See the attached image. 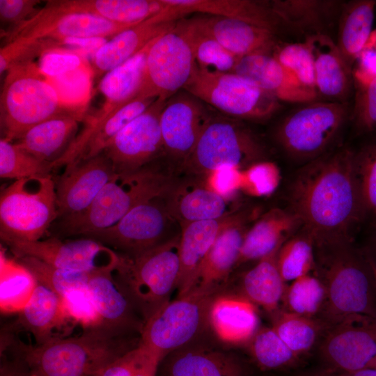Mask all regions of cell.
I'll return each mask as SVG.
<instances>
[{
	"instance_id": "obj_1",
	"label": "cell",
	"mask_w": 376,
	"mask_h": 376,
	"mask_svg": "<svg viewBox=\"0 0 376 376\" xmlns=\"http://www.w3.org/2000/svg\"><path fill=\"white\" fill-rule=\"evenodd\" d=\"M289 210L314 240H354L362 224L354 150L334 148L299 169L288 191Z\"/></svg>"
},
{
	"instance_id": "obj_2",
	"label": "cell",
	"mask_w": 376,
	"mask_h": 376,
	"mask_svg": "<svg viewBox=\"0 0 376 376\" xmlns=\"http://www.w3.org/2000/svg\"><path fill=\"white\" fill-rule=\"evenodd\" d=\"M314 274L325 301L318 318L324 327L354 315L376 318V271L366 249L354 240H314Z\"/></svg>"
},
{
	"instance_id": "obj_3",
	"label": "cell",
	"mask_w": 376,
	"mask_h": 376,
	"mask_svg": "<svg viewBox=\"0 0 376 376\" xmlns=\"http://www.w3.org/2000/svg\"><path fill=\"white\" fill-rule=\"evenodd\" d=\"M139 342V334L100 326L78 336L24 343V357L30 376H95Z\"/></svg>"
},
{
	"instance_id": "obj_4",
	"label": "cell",
	"mask_w": 376,
	"mask_h": 376,
	"mask_svg": "<svg viewBox=\"0 0 376 376\" xmlns=\"http://www.w3.org/2000/svg\"><path fill=\"white\" fill-rule=\"evenodd\" d=\"M180 239V234L135 255L118 253L112 274L145 322L170 301L171 294L176 289Z\"/></svg>"
},
{
	"instance_id": "obj_5",
	"label": "cell",
	"mask_w": 376,
	"mask_h": 376,
	"mask_svg": "<svg viewBox=\"0 0 376 376\" xmlns=\"http://www.w3.org/2000/svg\"><path fill=\"white\" fill-rule=\"evenodd\" d=\"M173 185L166 175L148 166L132 172L116 173L85 211L61 218L62 233L86 237L108 228L135 206L167 193Z\"/></svg>"
},
{
	"instance_id": "obj_6",
	"label": "cell",
	"mask_w": 376,
	"mask_h": 376,
	"mask_svg": "<svg viewBox=\"0 0 376 376\" xmlns=\"http://www.w3.org/2000/svg\"><path fill=\"white\" fill-rule=\"evenodd\" d=\"M63 113L74 114L63 105L38 65L27 61L8 69L0 97L1 138L15 142L32 127Z\"/></svg>"
},
{
	"instance_id": "obj_7",
	"label": "cell",
	"mask_w": 376,
	"mask_h": 376,
	"mask_svg": "<svg viewBox=\"0 0 376 376\" xmlns=\"http://www.w3.org/2000/svg\"><path fill=\"white\" fill-rule=\"evenodd\" d=\"M350 115L348 102L305 103L281 120L275 138L289 157L306 163L333 150Z\"/></svg>"
},
{
	"instance_id": "obj_8",
	"label": "cell",
	"mask_w": 376,
	"mask_h": 376,
	"mask_svg": "<svg viewBox=\"0 0 376 376\" xmlns=\"http://www.w3.org/2000/svg\"><path fill=\"white\" fill-rule=\"evenodd\" d=\"M58 217L52 175L15 180L1 193V240H42Z\"/></svg>"
},
{
	"instance_id": "obj_9",
	"label": "cell",
	"mask_w": 376,
	"mask_h": 376,
	"mask_svg": "<svg viewBox=\"0 0 376 376\" xmlns=\"http://www.w3.org/2000/svg\"><path fill=\"white\" fill-rule=\"evenodd\" d=\"M183 90L226 116L265 120L281 108V102L249 79L234 72L200 68L194 72Z\"/></svg>"
},
{
	"instance_id": "obj_10",
	"label": "cell",
	"mask_w": 376,
	"mask_h": 376,
	"mask_svg": "<svg viewBox=\"0 0 376 376\" xmlns=\"http://www.w3.org/2000/svg\"><path fill=\"white\" fill-rule=\"evenodd\" d=\"M234 119L213 115L182 166L191 173L206 175L222 167L244 170L263 161L265 152L260 141Z\"/></svg>"
},
{
	"instance_id": "obj_11",
	"label": "cell",
	"mask_w": 376,
	"mask_h": 376,
	"mask_svg": "<svg viewBox=\"0 0 376 376\" xmlns=\"http://www.w3.org/2000/svg\"><path fill=\"white\" fill-rule=\"evenodd\" d=\"M220 292L195 287L183 296L169 301L146 321L139 343L162 359L190 343L208 326L210 304Z\"/></svg>"
},
{
	"instance_id": "obj_12",
	"label": "cell",
	"mask_w": 376,
	"mask_h": 376,
	"mask_svg": "<svg viewBox=\"0 0 376 376\" xmlns=\"http://www.w3.org/2000/svg\"><path fill=\"white\" fill-rule=\"evenodd\" d=\"M170 191L141 203L113 226L82 237L93 239L118 253L129 256L166 242L181 233L174 232L181 226L169 208Z\"/></svg>"
},
{
	"instance_id": "obj_13",
	"label": "cell",
	"mask_w": 376,
	"mask_h": 376,
	"mask_svg": "<svg viewBox=\"0 0 376 376\" xmlns=\"http://www.w3.org/2000/svg\"><path fill=\"white\" fill-rule=\"evenodd\" d=\"M195 65L189 38L177 22L173 29L158 36L150 47L138 96L169 100L183 89Z\"/></svg>"
},
{
	"instance_id": "obj_14",
	"label": "cell",
	"mask_w": 376,
	"mask_h": 376,
	"mask_svg": "<svg viewBox=\"0 0 376 376\" xmlns=\"http://www.w3.org/2000/svg\"><path fill=\"white\" fill-rule=\"evenodd\" d=\"M17 257H32L51 266L74 272L95 273L112 270L118 253L88 237L62 240L52 237L36 241L2 239Z\"/></svg>"
},
{
	"instance_id": "obj_15",
	"label": "cell",
	"mask_w": 376,
	"mask_h": 376,
	"mask_svg": "<svg viewBox=\"0 0 376 376\" xmlns=\"http://www.w3.org/2000/svg\"><path fill=\"white\" fill-rule=\"evenodd\" d=\"M167 100L157 98L106 146L102 152L111 161L116 173L139 170L164 154L160 118Z\"/></svg>"
},
{
	"instance_id": "obj_16",
	"label": "cell",
	"mask_w": 376,
	"mask_h": 376,
	"mask_svg": "<svg viewBox=\"0 0 376 376\" xmlns=\"http://www.w3.org/2000/svg\"><path fill=\"white\" fill-rule=\"evenodd\" d=\"M320 354L327 368L354 371L376 358V318L354 315L324 329Z\"/></svg>"
},
{
	"instance_id": "obj_17",
	"label": "cell",
	"mask_w": 376,
	"mask_h": 376,
	"mask_svg": "<svg viewBox=\"0 0 376 376\" xmlns=\"http://www.w3.org/2000/svg\"><path fill=\"white\" fill-rule=\"evenodd\" d=\"M134 25L113 22L87 13H54L44 6L5 37L3 45L17 38L59 42L68 38H112Z\"/></svg>"
},
{
	"instance_id": "obj_18",
	"label": "cell",
	"mask_w": 376,
	"mask_h": 376,
	"mask_svg": "<svg viewBox=\"0 0 376 376\" xmlns=\"http://www.w3.org/2000/svg\"><path fill=\"white\" fill-rule=\"evenodd\" d=\"M209 109L183 89L167 100L160 118L164 154L181 165L184 163L213 116Z\"/></svg>"
},
{
	"instance_id": "obj_19",
	"label": "cell",
	"mask_w": 376,
	"mask_h": 376,
	"mask_svg": "<svg viewBox=\"0 0 376 376\" xmlns=\"http://www.w3.org/2000/svg\"><path fill=\"white\" fill-rule=\"evenodd\" d=\"M115 174L104 152L67 165L63 174L54 180L58 217L85 211Z\"/></svg>"
},
{
	"instance_id": "obj_20",
	"label": "cell",
	"mask_w": 376,
	"mask_h": 376,
	"mask_svg": "<svg viewBox=\"0 0 376 376\" xmlns=\"http://www.w3.org/2000/svg\"><path fill=\"white\" fill-rule=\"evenodd\" d=\"M165 7L155 15L160 22L177 21L190 13H202L241 20L277 34L285 29L269 1L162 0Z\"/></svg>"
},
{
	"instance_id": "obj_21",
	"label": "cell",
	"mask_w": 376,
	"mask_h": 376,
	"mask_svg": "<svg viewBox=\"0 0 376 376\" xmlns=\"http://www.w3.org/2000/svg\"><path fill=\"white\" fill-rule=\"evenodd\" d=\"M233 72L249 79L280 102L305 104L318 100V93L301 85L272 52L241 57Z\"/></svg>"
},
{
	"instance_id": "obj_22",
	"label": "cell",
	"mask_w": 376,
	"mask_h": 376,
	"mask_svg": "<svg viewBox=\"0 0 376 376\" xmlns=\"http://www.w3.org/2000/svg\"><path fill=\"white\" fill-rule=\"evenodd\" d=\"M304 41L313 55L318 96L331 102H347L354 88L352 68L336 42L326 33L306 36Z\"/></svg>"
},
{
	"instance_id": "obj_23",
	"label": "cell",
	"mask_w": 376,
	"mask_h": 376,
	"mask_svg": "<svg viewBox=\"0 0 376 376\" xmlns=\"http://www.w3.org/2000/svg\"><path fill=\"white\" fill-rule=\"evenodd\" d=\"M251 213L239 212L235 219L217 237L205 258L193 288L221 292L236 267Z\"/></svg>"
},
{
	"instance_id": "obj_24",
	"label": "cell",
	"mask_w": 376,
	"mask_h": 376,
	"mask_svg": "<svg viewBox=\"0 0 376 376\" xmlns=\"http://www.w3.org/2000/svg\"><path fill=\"white\" fill-rule=\"evenodd\" d=\"M190 19L201 31L239 57L272 52L278 43L274 33L241 20L207 15Z\"/></svg>"
},
{
	"instance_id": "obj_25",
	"label": "cell",
	"mask_w": 376,
	"mask_h": 376,
	"mask_svg": "<svg viewBox=\"0 0 376 376\" xmlns=\"http://www.w3.org/2000/svg\"><path fill=\"white\" fill-rule=\"evenodd\" d=\"M238 212L218 219L181 226L180 273L176 285L178 297L183 296L194 287L198 272L210 248L221 230L235 219Z\"/></svg>"
},
{
	"instance_id": "obj_26",
	"label": "cell",
	"mask_w": 376,
	"mask_h": 376,
	"mask_svg": "<svg viewBox=\"0 0 376 376\" xmlns=\"http://www.w3.org/2000/svg\"><path fill=\"white\" fill-rule=\"evenodd\" d=\"M112 270L92 273L87 284L102 326L141 335L145 321L113 278Z\"/></svg>"
},
{
	"instance_id": "obj_27",
	"label": "cell",
	"mask_w": 376,
	"mask_h": 376,
	"mask_svg": "<svg viewBox=\"0 0 376 376\" xmlns=\"http://www.w3.org/2000/svg\"><path fill=\"white\" fill-rule=\"evenodd\" d=\"M157 376H242V369L225 352L189 343L163 358Z\"/></svg>"
},
{
	"instance_id": "obj_28",
	"label": "cell",
	"mask_w": 376,
	"mask_h": 376,
	"mask_svg": "<svg viewBox=\"0 0 376 376\" xmlns=\"http://www.w3.org/2000/svg\"><path fill=\"white\" fill-rule=\"evenodd\" d=\"M207 324L221 341L240 344L258 330V316L255 304L244 297L220 292L210 304Z\"/></svg>"
},
{
	"instance_id": "obj_29",
	"label": "cell",
	"mask_w": 376,
	"mask_h": 376,
	"mask_svg": "<svg viewBox=\"0 0 376 376\" xmlns=\"http://www.w3.org/2000/svg\"><path fill=\"white\" fill-rule=\"evenodd\" d=\"M301 227V221L290 210L279 207L269 210L247 230L236 267L267 256Z\"/></svg>"
},
{
	"instance_id": "obj_30",
	"label": "cell",
	"mask_w": 376,
	"mask_h": 376,
	"mask_svg": "<svg viewBox=\"0 0 376 376\" xmlns=\"http://www.w3.org/2000/svg\"><path fill=\"white\" fill-rule=\"evenodd\" d=\"M231 200L205 185L187 183L173 185L168 195V205L172 216L182 226L221 219L237 212Z\"/></svg>"
},
{
	"instance_id": "obj_31",
	"label": "cell",
	"mask_w": 376,
	"mask_h": 376,
	"mask_svg": "<svg viewBox=\"0 0 376 376\" xmlns=\"http://www.w3.org/2000/svg\"><path fill=\"white\" fill-rule=\"evenodd\" d=\"M177 21L159 22L153 16L115 35L93 56L96 74L105 75L140 52L150 42L173 29Z\"/></svg>"
},
{
	"instance_id": "obj_32",
	"label": "cell",
	"mask_w": 376,
	"mask_h": 376,
	"mask_svg": "<svg viewBox=\"0 0 376 376\" xmlns=\"http://www.w3.org/2000/svg\"><path fill=\"white\" fill-rule=\"evenodd\" d=\"M45 7L54 13H87L136 24L159 13L165 4L162 0H56L47 1Z\"/></svg>"
},
{
	"instance_id": "obj_33",
	"label": "cell",
	"mask_w": 376,
	"mask_h": 376,
	"mask_svg": "<svg viewBox=\"0 0 376 376\" xmlns=\"http://www.w3.org/2000/svg\"><path fill=\"white\" fill-rule=\"evenodd\" d=\"M80 120L76 115L63 113L32 127L13 143L36 157L53 164L76 138Z\"/></svg>"
},
{
	"instance_id": "obj_34",
	"label": "cell",
	"mask_w": 376,
	"mask_h": 376,
	"mask_svg": "<svg viewBox=\"0 0 376 376\" xmlns=\"http://www.w3.org/2000/svg\"><path fill=\"white\" fill-rule=\"evenodd\" d=\"M18 315L16 324L31 334L36 345L60 338L56 331L71 322L63 308L61 297L39 283L29 301Z\"/></svg>"
},
{
	"instance_id": "obj_35",
	"label": "cell",
	"mask_w": 376,
	"mask_h": 376,
	"mask_svg": "<svg viewBox=\"0 0 376 376\" xmlns=\"http://www.w3.org/2000/svg\"><path fill=\"white\" fill-rule=\"evenodd\" d=\"M376 1L354 0L343 3L336 44L352 68L373 34Z\"/></svg>"
},
{
	"instance_id": "obj_36",
	"label": "cell",
	"mask_w": 376,
	"mask_h": 376,
	"mask_svg": "<svg viewBox=\"0 0 376 376\" xmlns=\"http://www.w3.org/2000/svg\"><path fill=\"white\" fill-rule=\"evenodd\" d=\"M269 5L285 30L305 33L306 36L325 33L342 3L333 0H274ZM327 34V33H326Z\"/></svg>"
},
{
	"instance_id": "obj_37",
	"label": "cell",
	"mask_w": 376,
	"mask_h": 376,
	"mask_svg": "<svg viewBox=\"0 0 376 376\" xmlns=\"http://www.w3.org/2000/svg\"><path fill=\"white\" fill-rule=\"evenodd\" d=\"M155 39L136 55L104 75L98 88L105 101L98 112L104 114L111 113L139 95L144 77L147 55Z\"/></svg>"
},
{
	"instance_id": "obj_38",
	"label": "cell",
	"mask_w": 376,
	"mask_h": 376,
	"mask_svg": "<svg viewBox=\"0 0 376 376\" xmlns=\"http://www.w3.org/2000/svg\"><path fill=\"white\" fill-rule=\"evenodd\" d=\"M281 246L258 260L254 267L243 274L240 281L241 295L263 308L271 315L281 309L287 286L276 262Z\"/></svg>"
},
{
	"instance_id": "obj_39",
	"label": "cell",
	"mask_w": 376,
	"mask_h": 376,
	"mask_svg": "<svg viewBox=\"0 0 376 376\" xmlns=\"http://www.w3.org/2000/svg\"><path fill=\"white\" fill-rule=\"evenodd\" d=\"M0 309L1 313H19L31 298L38 281L18 260L0 255Z\"/></svg>"
},
{
	"instance_id": "obj_40",
	"label": "cell",
	"mask_w": 376,
	"mask_h": 376,
	"mask_svg": "<svg viewBox=\"0 0 376 376\" xmlns=\"http://www.w3.org/2000/svg\"><path fill=\"white\" fill-rule=\"evenodd\" d=\"M272 326L282 340L297 356L309 351L315 345L324 327L318 319L283 309L272 315Z\"/></svg>"
},
{
	"instance_id": "obj_41",
	"label": "cell",
	"mask_w": 376,
	"mask_h": 376,
	"mask_svg": "<svg viewBox=\"0 0 376 376\" xmlns=\"http://www.w3.org/2000/svg\"><path fill=\"white\" fill-rule=\"evenodd\" d=\"M279 272L287 283L313 271L314 239L301 227L280 247L276 257Z\"/></svg>"
},
{
	"instance_id": "obj_42",
	"label": "cell",
	"mask_w": 376,
	"mask_h": 376,
	"mask_svg": "<svg viewBox=\"0 0 376 376\" xmlns=\"http://www.w3.org/2000/svg\"><path fill=\"white\" fill-rule=\"evenodd\" d=\"M362 224L376 231V139L354 150Z\"/></svg>"
},
{
	"instance_id": "obj_43",
	"label": "cell",
	"mask_w": 376,
	"mask_h": 376,
	"mask_svg": "<svg viewBox=\"0 0 376 376\" xmlns=\"http://www.w3.org/2000/svg\"><path fill=\"white\" fill-rule=\"evenodd\" d=\"M189 38L195 61L200 68L221 72H233L240 58L217 41L201 31L190 19L178 22Z\"/></svg>"
},
{
	"instance_id": "obj_44",
	"label": "cell",
	"mask_w": 376,
	"mask_h": 376,
	"mask_svg": "<svg viewBox=\"0 0 376 376\" xmlns=\"http://www.w3.org/2000/svg\"><path fill=\"white\" fill-rule=\"evenodd\" d=\"M325 297V290L321 281L315 274H308L287 285L281 308L317 319L323 308Z\"/></svg>"
},
{
	"instance_id": "obj_45",
	"label": "cell",
	"mask_w": 376,
	"mask_h": 376,
	"mask_svg": "<svg viewBox=\"0 0 376 376\" xmlns=\"http://www.w3.org/2000/svg\"><path fill=\"white\" fill-rule=\"evenodd\" d=\"M92 77V70L86 63L59 76L46 79L55 89L63 105L81 120L91 97Z\"/></svg>"
},
{
	"instance_id": "obj_46",
	"label": "cell",
	"mask_w": 376,
	"mask_h": 376,
	"mask_svg": "<svg viewBox=\"0 0 376 376\" xmlns=\"http://www.w3.org/2000/svg\"><path fill=\"white\" fill-rule=\"evenodd\" d=\"M52 163L41 160L15 143L1 138L0 177L15 180L31 177L52 175Z\"/></svg>"
},
{
	"instance_id": "obj_47",
	"label": "cell",
	"mask_w": 376,
	"mask_h": 376,
	"mask_svg": "<svg viewBox=\"0 0 376 376\" xmlns=\"http://www.w3.org/2000/svg\"><path fill=\"white\" fill-rule=\"evenodd\" d=\"M249 351L258 366L275 370L288 366L298 359L272 327L258 328L248 342Z\"/></svg>"
},
{
	"instance_id": "obj_48",
	"label": "cell",
	"mask_w": 376,
	"mask_h": 376,
	"mask_svg": "<svg viewBox=\"0 0 376 376\" xmlns=\"http://www.w3.org/2000/svg\"><path fill=\"white\" fill-rule=\"evenodd\" d=\"M44 285L61 297L67 292L87 286L91 274L63 269L32 257L17 258Z\"/></svg>"
},
{
	"instance_id": "obj_49",
	"label": "cell",
	"mask_w": 376,
	"mask_h": 376,
	"mask_svg": "<svg viewBox=\"0 0 376 376\" xmlns=\"http://www.w3.org/2000/svg\"><path fill=\"white\" fill-rule=\"evenodd\" d=\"M272 54L301 85L317 93L313 58L305 41L277 43Z\"/></svg>"
},
{
	"instance_id": "obj_50",
	"label": "cell",
	"mask_w": 376,
	"mask_h": 376,
	"mask_svg": "<svg viewBox=\"0 0 376 376\" xmlns=\"http://www.w3.org/2000/svg\"><path fill=\"white\" fill-rule=\"evenodd\" d=\"M162 360L158 354L139 343L95 376H157Z\"/></svg>"
},
{
	"instance_id": "obj_51",
	"label": "cell",
	"mask_w": 376,
	"mask_h": 376,
	"mask_svg": "<svg viewBox=\"0 0 376 376\" xmlns=\"http://www.w3.org/2000/svg\"><path fill=\"white\" fill-rule=\"evenodd\" d=\"M354 102L351 117L361 133L376 135V77L354 79Z\"/></svg>"
},
{
	"instance_id": "obj_52",
	"label": "cell",
	"mask_w": 376,
	"mask_h": 376,
	"mask_svg": "<svg viewBox=\"0 0 376 376\" xmlns=\"http://www.w3.org/2000/svg\"><path fill=\"white\" fill-rule=\"evenodd\" d=\"M64 311L71 321L83 330L102 326L93 298L87 286L72 289L61 297Z\"/></svg>"
},
{
	"instance_id": "obj_53",
	"label": "cell",
	"mask_w": 376,
	"mask_h": 376,
	"mask_svg": "<svg viewBox=\"0 0 376 376\" xmlns=\"http://www.w3.org/2000/svg\"><path fill=\"white\" fill-rule=\"evenodd\" d=\"M57 49L50 40L17 38L4 44L0 49V74L5 75L13 65L33 61L45 52Z\"/></svg>"
},
{
	"instance_id": "obj_54",
	"label": "cell",
	"mask_w": 376,
	"mask_h": 376,
	"mask_svg": "<svg viewBox=\"0 0 376 376\" xmlns=\"http://www.w3.org/2000/svg\"><path fill=\"white\" fill-rule=\"evenodd\" d=\"M281 173L272 162L260 161L242 170V190L253 196H266L278 187Z\"/></svg>"
},
{
	"instance_id": "obj_55",
	"label": "cell",
	"mask_w": 376,
	"mask_h": 376,
	"mask_svg": "<svg viewBox=\"0 0 376 376\" xmlns=\"http://www.w3.org/2000/svg\"><path fill=\"white\" fill-rule=\"evenodd\" d=\"M40 1L0 0V21L1 27L6 28L3 38L29 20L40 10L37 6Z\"/></svg>"
},
{
	"instance_id": "obj_56",
	"label": "cell",
	"mask_w": 376,
	"mask_h": 376,
	"mask_svg": "<svg viewBox=\"0 0 376 376\" xmlns=\"http://www.w3.org/2000/svg\"><path fill=\"white\" fill-rule=\"evenodd\" d=\"M86 63L82 54L67 49H54L40 56L38 67L47 78L59 76Z\"/></svg>"
},
{
	"instance_id": "obj_57",
	"label": "cell",
	"mask_w": 376,
	"mask_h": 376,
	"mask_svg": "<svg viewBox=\"0 0 376 376\" xmlns=\"http://www.w3.org/2000/svg\"><path fill=\"white\" fill-rule=\"evenodd\" d=\"M242 170L222 167L206 175L205 185L219 195L232 199L242 189Z\"/></svg>"
},
{
	"instance_id": "obj_58",
	"label": "cell",
	"mask_w": 376,
	"mask_h": 376,
	"mask_svg": "<svg viewBox=\"0 0 376 376\" xmlns=\"http://www.w3.org/2000/svg\"><path fill=\"white\" fill-rule=\"evenodd\" d=\"M366 249L368 251L376 270V235L372 240L370 246Z\"/></svg>"
},
{
	"instance_id": "obj_59",
	"label": "cell",
	"mask_w": 376,
	"mask_h": 376,
	"mask_svg": "<svg viewBox=\"0 0 376 376\" xmlns=\"http://www.w3.org/2000/svg\"><path fill=\"white\" fill-rule=\"evenodd\" d=\"M368 368H376V358L371 362Z\"/></svg>"
}]
</instances>
